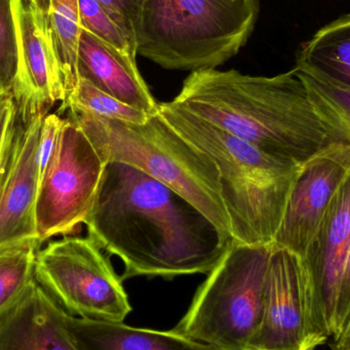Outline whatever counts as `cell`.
<instances>
[{
    "label": "cell",
    "instance_id": "cell-1",
    "mask_svg": "<svg viewBox=\"0 0 350 350\" xmlns=\"http://www.w3.org/2000/svg\"><path fill=\"white\" fill-rule=\"evenodd\" d=\"M88 237L124 265L121 280L209 273L234 239L174 189L108 162L85 221Z\"/></svg>",
    "mask_w": 350,
    "mask_h": 350
},
{
    "label": "cell",
    "instance_id": "cell-2",
    "mask_svg": "<svg viewBox=\"0 0 350 350\" xmlns=\"http://www.w3.org/2000/svg\"><path fill=\"white\" fill-rule=\"evenodd\" d=\"M174 100L260 151L299 167L332 146L349 144L317 112L293 70L271 77L237 70H199L185 80Z\"/></svg>",
    "mask_w": 350,
    "mask_h": 350
},
{
    "label": "cell",
    "instance_id": "cell-3",
    "mask_svg": "<svg viewBox=\"0 0 350 350\" xmlns=\"http://www.w3.org/2000/svg\"><path fill=\"white\" fill-rule=\"evenodd\" d=\"M159 114L217 168L234 242L273 245L301 167L278 159L172 100Z\"/></svg>",
    "mask_w": 350,
    "mask_h": 350
},
{
    "label": "cell",
    "instance_id": "cell-4",
    "mask_svg": "<svg viewBox=\"0 0 350 350\" xmlns=\"http://www.w3.org/2000/svg\"><path fill=\"white\" fill-rule=\"evenodd\" d=\"M259 10V0H139L137 53L164 69H216L248 42Z\"/></svg>",
    "mask_w": 350,
    "mask_h": 350
},
{
    "label": "cell",
    "instance_id": "cell-5",
    "mask_svg": "<svg viewBox=\"0 0 350 350\" xmlns=\"http://www.w3.org/2000/svg\"><path fill=\"white\" fill-rule=\"evenodd\" d=\"M67 114L106 163L126 164L164 183L232 236L215 164L181 137L159 113L144 124L77 112Z\"/></svg>",
    "mask_w": 350,
    "mask_h": 350
},
{
    "label": "cell",
    "instance_id": "cell-6",
    "mask_svg": "<svg viewBox=\"0 0 350 350\" xmlns=\"http://www.w3.org/2000/svg\"><path fill=\"white\" fill-rule=\"evenodd\" d=\"M271 251L232 243L172 330L221 350H249L262 319Z\"/></svg>",
    "mask_w": 350,
    "mask_h": 350
},
{
    "label": "cell",
    "instance_id": "cell-7",
    "mask_svg": "<svg viewBox=\"0 0 350 350\" xmlns=\"http://www.w3.org/2000/svg\"><path fill=\"white\" fill-rule=\"evenodd\" d=\"M100 247L90 237L65 236L36 253L35 281L70 316L123 323L133 308Z\"/></svg>",
    "mask_w": 350,
    "mask_h": 350
},
{
    "label": "cell",
    "instance_id": "cell-8",
    "mask_svg": "<svg viewBox=\"0 0 350 350\" xmlns=\"http://www.w3.org/2000/svg\"><path fill=\"white\" fill-rule=\"evenodd\" d=\"M106 165L81 129L65 118L55 155L39 181L36 224L41 243L72 236L85 224Z\"/></svg>",
    "mask_w": 350,
    "mask_h": 350
},
{
    "label": "cell",
    "instance_id": "cell-9",
    "mask_svg": "<svg viewBox=\"0 0 350 350\" xmlns=\"http://www.w3.org/2000/svg\"><path fill=\"white\" fill-rule=\"evenodd\" d=\"M326 340L314 319L304 259L273 245L262 319L249 350H314Z\"/></svg>",
    "mask_w": 350,
    "mask_h": 350
},
{
    "label": "cell",
    "instance_id": "cell-10",
    "mask_svg": "<svg viewBox=\"0 0 350 350\" xmlns=\"http://www.w3.org/2000/svg\"><path fill=\"white\" fill-rule=\"evenodd\" d=\"M16 67L12 94L22 119L49 114L66 98L63 71L53 31L33 0H12Z\"/></svg>",
    "mask_w": 350,
    "mask_h": 350
},
{
    "label": "cell",
    "instance_id": "cell-11",
    "mask_svg": "<svg viewBox=\"0 0 350 350\" xmlns=\"http://www.w3.org/2000/svg\"><path fill=\"white\" fill-rule=\"evenodd\" d=\"M18 119L0 168V251L39 240L37 147L43 118Z\"/></svg>",
    "mask_w": 350,
    "mask_h": 350
},
{
    "label": "cell",
    "instance_id": "cell-12",
    "mask_svg": "<svg viewBox=\"0 0 350 350\" xmlns=\"http://www.w3.org/2000/svg\"><path fill=\"white\" fill-rule=\"evenodd\" d=\"M350 174V145L337 144L301 166L273 246L304 258L335 195Z\"/></svg>",
    "mask_w": 350,
    "mask_h": 350
},
{
    "label": "cell",
    "instance_id": "cell-13",
    "mask_svg": "<svg viewBox=\"0 0 350 350\" xmlns=\"http://www.w3.org/2000/svg\"><path fill=\"white\" fill-rule=\"evenodd\" d=\"M349 248L350 174L302 258L312 286L314 319L327 339L334 336L335 310Z\"/></svg>",
    "mask_w": 350,
    "mask_h": 350
},
{
    "label": "cell",
    "instance_id": "cell-14",
    "mask_svg": "<svg viewBox=\"0 0 350 350\" xmlns=\"http://www.w3.org/2000/svg\"><path fill=\"white\" fill-rule=\"evenodd\" d=\"M0 350H78L65 310L35 279L0 312Z\"/></svg>",
    "mask_w": 350,
    "mask_h": 350
},
{
    "label": "cell",
    "instance_id": "cell-15",
    "mask_svg": "<svg viewBox=\"0 0 350 350\" xmlns=\"http://www.w3.org/2000/svg\"><path fill=\"white\" fill-rule=\"evenodd\" d=\"M78 78L120 102L147 113H159V104L152 96L137 65V57L122 53L112 45L81 29L77 51Z\"/></svg>",
    "mask_w": 350,
    "mask_h": 350
},
{
    "label": "cell",
    "instance_id": "cell-16",
    "mask_svg": "<svg viewBox=\"0 0 350 350\" xmlns=\"http://www.w3.org/2000/svg\"><path fill=\"white\" fill-rule=\"evenodd\" d=\"M66 321L78 350H221L172 331L135 328L70 316Z\"/></svg>",
    "mask_w": 350,
    "mask_h": 350
},
{
    "label": "cell",
    "instance_id": "cell-17",
    "mask_svg": "<svg viewBox=\"0 0 350 350\" xmlns=\"http://www.w3.org/2000/svg\"><path fill=\"white\" fill-rule=\"evenodd\" d=\"M295 64L350 88V12L319 29L300 45Z\"/></svg>",
    "mask_w": 350,
    "mask_h": 350
},
{
    "label": "cell",
    "instance_id": "cell-18",
    "mask_svg": "<svg viewBox=\"0 0 350 350\" xmlns=\"http://www.w3.org/2000/svg\"><path fill=\"white\" fill-rule=\"evenodd\" d=\"M33 1L41 8L53 31L62 71H63L66 98H67L75 88L78 81L77 51L82 29L80 24L78 0H33Z\"/></svg>",
    "mask_w": 350,
    "mask_h": 350
},
{
    "label": "cell",
    "instance_id": "cell-19",
    "mask_svg": "<svg viewBox=\"0 0 350 350\" xmlns=\"http://www.w3.org/2000/svg\"><path fill=\"white\" fill-rule=\"evenodd\" d=\"M292 70L306 86L317 112L350 145V88L301 64Z\"/></svg>",
    "mask_w": 350,
    "mask_h": 350
},
{
    "label": "cell",
    "instance_id": "cell-20",
    "mask_svg": "<svg viewBox=\"0 0 350 350\" xmlns=\"http://www.w3.org/2000/svg\"><path fill=\"white\" fill-rule=\"evenodd\" d=\"M77 112L98 118L123 121L133 124H144L150 115L137 110L102 92L84 78H78L75 88L61 103L57 114Z\"/></svg>",
    "mask_w": 350,
    "mask_h": 350
},
{
    "label": "cell",
    "instance_id": "cell-21",
    "mask_svg": "<svg viewBox=\"0 0 350 350\" xmlns=\"http://www.w3.org/2000/svg\"><path fill=\"white\" fill-rule=\"evenodd\" d=\"M40 243L31 242L0 251V312L35 279Z\"/></svg>",
    "mask_w": 350,
    "mask_h": 350
},
{
    "label": "cell",
    "instance_id": "cell-22",
    "mask_svg": "<svg viewBox=\"0 0 350 350\" xmlns=\"http://www.w3.org/2000/svg\"><path fill=\"white\" fill-rule=\"evenodd\" d=\"M81 28L122 53L137 57L135 36L121 27L98 0H78Z\"/></svg>",
    "mask_w": 350,
    "mask_h": 350
},
{
    "label": "cell",
    "instance_id": "cell-23",
    "mask_svg": "<svg viewBox=\"0 0 350 350\" xmlns=\"http://www.w3.org/2000/svg\"><path fill=\"white\" fill-rule=\"evenodd\" d=\"M16 67V39L12 0H0V90L12 92Z\"/></svg>",
    "mask_w": 350,
    "mask_h": 350
},
{
    "label": "cell",
    "instance_id": "cell-24",
    "mask_svg": "<svg viewBox=\"0 0 350 350\" xmlns=\"http://www.w3.org/2000/svg\"><path fill=\"white\" fill-rule=\"evenodd\" d=\"M64 122H65V118L59 116L57 113L47 114L43 118L40 133H39L38 147H37L39 181L42 178L55 155Z\"/></svg>",
    "mask_w": 350,
    "mask_h": 350
},
{
    "label": "cell",
    "instance_id": "cell-25",
    "mask_svg": "<svg viewBox=\"0 0 350 350\" xmlns=\"http://www.w3.org/2000/svg\"><path fill=\"white\" fill-rule=\"evenodd\" d=\"M350 325V248L345 261V271L341 279L338 300L335 310L334 336L333 340H338L342 333Z\"/></svg>",
    "mask_w": 350,
    "mask_h": 350
},
{
    "label": "cell",
    "instance_id": "cell-26",
    "mask_svg": "<svg viewBox=\"0 0 350 350\" xmlns=\"http://www.w3.org/2000/svg\"><path fill=\"white\" fill-rule=\"evenodd\" d=\"M18 119V108L12 92L0 94V168Z\"/></svg>",
    "mask_w": 350,
    "mask_h": 350
},
{
    "label": "cell",
    "instance_id": "cell-27",
    "mask_svg": "<svg viewBox=\"0 0 350 350\" xmlns=\"http://www.w3.org/2000/svg\"><path fill=\"white\" fill-rule=\"evenodd\" d=\"M121 27L133 33V18L139 0H98Z\"/></svg>",
    "mask_w": 350,
    "mask_h": 350
},
{
    "label": "cell",
    "instance_id": "cell-28",
    "mask_svg": "<svg viewBox=\"0 0 350 350\" xmlns=\"http://www.w3.org/2000/svg\"><path fill=\"white\" fill-rule=\"evenodd\" d=\"M337 350L350 349V325L349 328L342 333L338 340L335 341Z\"/></svg>",
    "mask_w": 350,
    "mask_h": 350
},
{
    "label": "cell",
    "instance_id": "cell-29",
    "mask_svg": "<svg viewBox=\"0 0 350 350\" xmlns=\"http://www.w3.org/2000/svg\"><path fill=\"white\" fill-rule=\"evenodd\" d=\"M5 92H4V90H0V94H5Z\"/></svg>",
    "mask_w": 350,
    "mask_h": 350
},
{
    "label": "cell",
    "instance_id": "cell-30",
    "mask_svg": "<svg viewBox=\"0 0 350 350\" xmlns=\"http://www.w3.org/2000/svg\"><path fill=\"white\" fill-rule=\"evenodd\" d=\"M343 350H350V349H343Z\"/></svg>",
    "mask_w": 350,
    "mask_h": 350
}]
</instances>
